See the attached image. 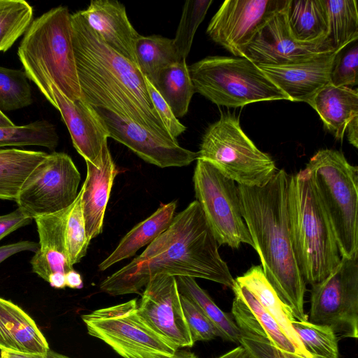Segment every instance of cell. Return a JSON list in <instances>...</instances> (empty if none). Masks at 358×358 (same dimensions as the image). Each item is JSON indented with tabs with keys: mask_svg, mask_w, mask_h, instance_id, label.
I'll return each mask as SVG.
<instances>
[{
	"mask_svg": "<svg viewBox=\"0 0 358 358\" xmlns=\"http://www.w3.org/2000/svg\"><path fill=\"white\" fill-rule=\"evenodd\" d=\"M308 104L317 113L325 127L343 141L348 122L358 115V91L329 84Z\"/></svg>",
	"mask_w": 358,
	"mask_h": 358,
	"instance_id": "cb8c5ba5",
	"label": "cell"
},
{
	"mask_svg": "<svg viewBox=\"0 0 358 358\" xmlns=\"http://www.w3.org/2000/svg\"><path fill=\"white\" fill-rule=\"evenodd\" d=\"M167 358H198V357L193 352L187 350L177 349L173 355Z\"/></svg>",
	"mask_w": 358,
	"mask_h": 358,
	"instance_id": "f907efd6",
	"label": "cell"
},
{
	"mask_svg": "<svg viewBox=\"0 0 358 358\" xmlns=\"http://www.w3.org/2000/svg\"><path fill=\"white\" fill-rule=\"evenodd\" d=\"M50 285L55 289H64L66 287L65 274L55 273L51 274L48 280Z\"/></svg>",
	"mask_w": 358,
	"mask_h": 358,
	"instance_id": "681fc988",
	"label": "cell"
},
{
	"mask_svg": "<svg viewBox=\"0 0 358 358\" xmlns=\"http://www.w3.org/2000/svg\"><path fill=\"white\" fill-rule=\"evenodd\" d=\"M328 15L327 41L333 50H342L358 38L355 0H324Z\"/></svg>",
	"mask_w": 358,
	"mask_h": 358,
	"instance_id": "1f68e13d",
	"label": "cell"
},
{
	"mask_svg": "<svg viewBox=\"0 0 358 358\" xmlns=\"http://www.w3.org/2000/svg\"><path fill=\"white\" fill-rule=\"evenodd\" d=\"M15 126L14 123L0 110V127Z\"/></svg>",
	"mask_w": 358,
	"mask_h": 358,
	"instance_id": "816d5d0a",
	"label": "cell"
},
{
	"mask_svg": "<svg viewBox=\"0 0 358 358\" xmlns=\"http://www.w3.org/2000/svg\"><path fill=\"white\" fill-rule=\"evenodd\" d=\"M155 87L177 118L185 115L195 93L186 59L162 70Z\"/></svg>",
	"mask_w": 358,
	"mask_h": 358,
	"instance_id": "4dcf8cb0",
	"label": "cell"
},
{
	"mask_svg": "<svg viewBox=\"0 0 358 358\" xmlns=\"http://www.w3.org/2000/svg\"><path fill=\"white\" fill-rule=\"evenodd\" d=\"M70 207L34 219L39 242L30 264L32 271L46 282L52 273L66 274L73 269L68 257L65 241L66 221Z\"/></svg>",
	"mask_w": 358,
	"mask_h": 358,
	"instance_id": "44dd1931",
	"label": "cell"
},
{
	"mask_svg": "<svg viewBox=\"0 0 358 358\" xmlns=\"http://www.w3.org/2000/svg\"><path fill=\"white\" fill-rule=\"evenodd\" d=\"M83 192L82 187L75 201L70 207L66 221V246L68 257L72 266L80 262L85 256L90 242L86 234L82 210Z\"/></svg>",
	"mask_w": 358,
	"mask_h": 358,
	"instance_id": "74e56055",
	"label": "cell"
},
{
	"mask_svg": "<svg viewBox=\"0 0 358 358\" xmlns=\"http://www.w3.org/2000/svg\"><path fill=\"white\" fill-rule=\"evenodd\" d=\"M241 345L245 348L253 358H303L280 350L267 342L247 337H242Z\"/></svg>",
	"mask_w": 358,
	"mask_h": 358,
	"instance_id": "b9f144b4",
	"label": "cell"
},
{
	"mask_svg": "<svg viewBox=\"0 0 358 358\" xmlns=\"http://www.w3.org/2000/svg\"><path fill=\"white\" fill-rule=\"evenodd\" d=\"M285 11L295 41L302 43L327 41L328 15L324 0H289Z\"/></svg>",
	"mask_w": 358,
	"mask_h": 358,
	"instance_id": "4316f807",
	"label": "cell"
},
{
	"mask_svg": "<svg viewBox=\"0 0 358 358\" xmlns=\"http://www.w3.org/2000/svg\"><path fill=\"white\" fill-rule=\"evenodd\" d=\"M342 50L335 58L330 76V84L335 87L351 88L358 83V46L355 44L343 53Z\"/></svg>",
	"mask_w": 358,
	"mask_h": 358,
	"instance_id": "ab89813d",
	"label": "cell"
},
{
	"mask_svg": "<svg viewBox=\"0 0 358 358\" xmlns=\"http://www.w3.org/2000/svg\"><path fill=\"white\" fill-rule=\"evenodd\" d=\"M289 178L281 169L262 187L238 185L237 188L242 216L266 279L294 317L306 322V283L296 260L289 225Z\"/></svg>",
	"mask_w": 358,
	"mask_h": 358,
	"instance_id": "3957f363",
	"label": "cell"
},
{
	"mask_svg": "<svg viewBox=\"0 0 358 358\" xmlns=\"http://www.w3.org/2000/svg\"><path fill=\"white\" fill-rule=\"evenodd\" d=\"M80 179L71 157L54 151L27 176L15 202L33 220L57 213L75 201Z\"/></svg>",
	"mask_w": 358,
	"mask_h": 358,
	"instance_id": "7c38bea8",
	"label": "cell"
},
{
	"mask_svg": "<svg viewBox=\"0 0 358 358\" xmlns=\"http://www.w3.org/2000/svg\"><path fill=\"white\" fill-rule=\"evenodd\" d=\"M94 108L104 124L108 138L124 145L149 164L160 168L181 167L198 159V152L181 147L177 140L155 134L108 110Z\"/></svg>",
	"mask_w": 358,
	"mask_h": 358,
	"instance_id": "2e32d148",
	"label": "cell"
},
{
	"mask_svg": "<svg viewBox=\"0 0 358 358\" xmlns=\"http://www.w3.org/2000/svg\"><path fill=\"white\" fill-rule=\"evenodd\" d=\"M22 69L0 66V110L11 111L33 103L31 88Z\"/></svg>",
	"mask_w": 358,
	"mask_h": 358,
	"instance_id": "d590c367",
	"label": "cell"
},
{
	"mask_svg": "<svg viewBox=\"0 0 358 358\" xmlns=\"http://www.w3.org/2000/svg\"><path fill=\"white\" fill-rule=\"evenodd\" d=\"M285 10L275 14L257 32L243 57L257 66H282L334 51L327 41L302 43L295 41L289 32Z\"/></svg>",
	"mask_w": 358,
	"mask_h": 358,
	"instance_id": "e0dca14e",
	"label": "cell"
},
{
	"mask_svg": "<svg viewBox=\"0 0 358 358\" xmlns=\"http://www.w3.org/2000/svg\"><path fill=\"white\" fill-rule=\"evenodd\" d=\"M47 155L42 151L0 149V199L15 201L27 176Z\"/></svg>",
	"mask_w": 358,
	"mask_h": 358,
	"instance_id": "83f0119b",
	"label": "cell"
},
{
	"mask_svg": "<svg viewBox=\"0 0 358 358\" xmlns=\"http://www.w3.org/2000/svg\"><path fill=\"white\" fill-rule=\"evenodd\" d=\"M38 243L30 241H22L0 246V263L10 256L23 251L36 252Z\"/></svg>",
	"mask_w": 358,
	"mask_h": 358,
	"instance_id": "ee69618b",
	"label": "cell"
},
{
	"mask_svg": "<svg viewBox=\"0 0 358 358\" xmlns=\"http://www.w3.org/2000/svg\"><path fill=\"white\" fill-rule=\"evenodd\" d=\"M102 166L100 169L85 161L87 176L83 184L82 210L86 234L90 241L103 231L104 215L110 191L118 173L108 143L102 148Z\"/></svg>",
	"mask_w": 358,
	"mask_h": 358,
	"instance_id": "7402d4cb",
	"label": "cell"
},
{
	"mask_svg": "<svg viewBox=\"0 0 358 358\" xmlns=\"http://www.w3.org/2000/svg\"><path fill=\"white\" fill-rule=\"evenodd\" d=\"M287 213L296 260L306 282L311 285L325 279L341 257L329 221L305 169L289 176Z\"/></svg>",
	"mask_w": 358,
	"mask_h": 358,
	"instance_id": "277c9868",
	"label": "cell"
},
{
	"mask_svg": "<svg viewBox=\"0 0 358 358\" xmlns=\"http://www.w3.org/2000/svg\"><path fill=\"white\" fill-rule=\"evenodd\" d=\"M158 274L203 278L233 288L235 279L196 200L175 215L141 255L104 279L99 288L114 296L139 294Z\"/></svg>",
	"mask_w": 358,
	"mask_h": 358,
	"instance_id": "6da1fadb",
	"label": "cell"
},
{
	"mask_svg": "<svg viewBox=\"0 0 358 358\" xmlns=\"http://www.w3.org/2000/svg\"><path fill=\"white\" fill-rule=\"evenodd\" d=\"M305 169L329 221L341 257H358V167L332 149L318 150Z\"/></svg>",
	"mask_w": 358,
	"mask_h": 358,
	"instance_id": "8992f818",
	"label": "cell"
},
{
	"mask_svg": "<svg viewBox=\"0 0 358 358\" xmlns=\"http://www.w3.org/2000/svg\"><path fill=\"white\" fill-rule=\"evenodd\" d=\"M217 358H253V357L245 348L238 345Z\"/></svg>",
	"mask_w": 358,
	"mask_h": 358,
	"instance_id": "c3c4849f",
	"label": "cell"
},
{
	"mask_svg": "<svg viewBox=\"0 0 358 358\" xmlns=\"http://www.w3.org/2000/svg\"><path fill=\"white\" fill-rule=\"evenodd\" d=\"M71 20L81 97L93 108L108 110L176 141L157 114L137 65L106 45L80 10L71 15Z\"/></svg>",
	"mask_w": 358,
	"mask_h": 358,
	"instance_id": "7a4b0ae2",
	"label": "cell"
},
{
	"mask_svg": "<svg viewBox=\"0 0 358 358\" xmlns=\"http://www.w3.org/2000/svg\"><path fill=\"white\" fill-rule=\"evenodd\" d=\"M193 182L196 201L218 245L237 249L245 243L254 248L242 216L235 182L223 176L208 162L199 158Z\"/></svg>",
	"mask_w": 358,
	"mask_h": 358,
	"instance_id": "30bf717a",
	"label": "cell"
},
{
	"mask_svg": "<svg viewBox=\"0 0 358 358\" xmlns=\"http://www.w3.org/2000/svg\"><path fill=\"white\" fill-rule=\"evenodd\" d=\"M89 335L123 358H167L177 350L142 319L136 299L81 315Z\"/></svg>",
	"mask_w": 358,
	"mask_h": 358,
	"instance_id": "9c48e42d",
	"label": "cell"
},
{
	"mask_svg": "<svg viewBox=\"0 0 358 358\" xmlns=\"http://www.w3.org/2000/svg\"><path fill=\"white\" fill-rule=\"evenodd\" d=\"M292 324L311 358H339L338 338L331 327L296 320Z\"/></svg>",
	"mask_w": 358,
	"mask_h": 358,
	"instance_id": "e575fe53",
	"label": "cell"
},
{
	"mask_svg": "<svg viewBox=\"0 0 358 358\" xmlns=\"http://www.w3.org/2000/svg\"><path fill=\"white\" fill-rule=\"evenodd\" d=\"M0 358H71L63 354L55 352L50 348L47 353L43 355H25L17 354L7 352H0Z\"/></svg>",
	"mask_w": 358,
	"mask_h": 358,
	"instance_id": "f6af8a7d",
	"label": "cell"
},
{
	"mask_svg": "<svg viewBox=\"0 0 358 358\" xmlns=\"http://www.w3.org/2000/svg\"><path fill=\"white\" fill-rule=\"evenodd\" d=\"M80 11L106 45L136 64L134 48L140 34L129 20L122 3L115 0H92L87 8Z\"/></svg>",
	"mask_w": 358,
	"mask_h": 358,
	"instance_id": "d6986e66",
	"label": "cell"
},
{
	"mask_svg": "<svg viewBox=\"0 0 358 358\" xmlns=\"http://www.w3.org/2000/svg\"><path fill=\"white\" fill-rule=\"evenodd\" d=\"M145 79L148 92L157 114L171 137L176 139L187 127L175 116L169 104L152 84L145 78Z\"/></svg>",
	"mask_w": 358,
	"mask_h": 358,
	"instance_id": "60d3db41",
	"label": "cell"
},
{
	"mask_svg": "<svg viewBox=\"0 0 358 358\" xmlns=\"http://www.w3.org/2000/svg\"><path fill=\"white\" fill-rule=\"evenodd\" d=\"M69 9L59 6L32 21L18 48L27 76L43 74L74 101L81 98Z\"/></svg>",
	"mask_w": 358,
	"mask_h": 358,
	"instance_id": "5b68a950",
	"label": "cell"
},
{
	"mask_svg": "<svg viewBox=\"0 0 358 358\" xmlns=\"http://www.w3.org/2000/svg\"><path fill=\"white\" fill-rule=\"evenodd\" d=\"M138 310L152 330L176 348L194 345L175 276L158 274L152 277L145 286Z\"/></svg>",
	"mask_w": 358,
	"mask_h": 358,
	"instance_id": "9a60e30c",
	"label": "cell"
},
{
	"mask_svg": "<svg viewBox=\"0 0 358 358\" xmlns=\"http://www.w3.org/2000/svg\"><path fill=\"white\" fill-rule=\"evenodd\" d=\"M195 92L230 108L288 97L254 62L245 57L212 56L188 66Z\"/></svg>",
	"mask_w": 358,
	"mask_h": 358,
	"instance_id": "52a82bcc",
	"label": "cell"
},
{
	"mask_svg": "<svg viewBox=\"0 0 358 358\" xmlns=\"http://www.w3.org/2000/svg\"><path fill=\"white\" fill-rule=\"evenodd\" d=\"M197 152L199 159L238 185L262 187L277 172L274 160L255 146L230 113L222 114L207 128Z\"/></svg>",
	"mask_w": 358,
	"mask_h": 358,
	"instance_id": "ba28073f",
	"label": "cell"
},
{
	"mask_svg": "<svg viewBox=\"0 0 358 358\" xmlns=\"http://www.w3.org/2000/svg\"><path fill=\"white\" fill-rule=\"evenodd\" d=\"M176 209V201L163 204L150 216L136 224L122 238L113 252L99 264V270H106L151 243L169 227Z\"/></svg>",
	"mask_w": 358,
	"mask_h": 358,
	"instance_id": "484cf974",
	"label": "cell"
},
{
	"mask_svg": "<svg viewBox=\"0 0 358 358\" xmlns=\"http://www.w3.org/2000/svg\"><path fill=\"white\" fill-rule=\"evenodd\" d=\"M345 131L349 143L358 148V115L355 116L348 124Z\"/></svg>",
	"mask_w": 358,
	"mask_h": 358,
	"instance_id": "bcb514c9",
	"label": "cell"
},
{
	"mask_svg": "<svg viewBox=\"0 0 358 358\" xmlns=\"http://www.w3.org/2000/svg\"><path fill=\"white\" fill-rule=\"evenodd\" d=\"M66 286L71 289H81L83 286V279L79 273L72 269L65 274Z\"/></svg>",
	"mask_w": 358,
	"mask_h": 358,
	"instance_id": "7dc6e473",
	"label": "cell"
},
{
	"mask_svg": "<svg viewBox=\"0 0 358 358\" xmlns=\"http://www.w3.org/2000/svg\"><path fill=\"white\" fill-rule=\"evenodd\" d=\"M341 51L318 53L286 65L258 66L289 101L308 103L320 90L330 84L334 60Z\"/></svg>",
	"mask_w": 358,
	"mask_h": 358,
	"instance_id": "ac0fdd59",
	"label": "cell"
},
{
	"mask_svg": "<svg viewBox=\"0 0 358 358\" xmlns=\"http://www.w3.org/2000/svg\"><path fill=\"white\" fill-rule=\"evenodd\" d=\"M231 289L234 293L232 317L243 337L267 342L280 350L301 357L277 322L246 287L235 280Z\"/></svg>",
	"mask_w": 358,
	"mask_h": 358,
	"instance_id": "ffe728a7",
	"label": "cell"
},
{
	"mask_svg": "<svg viewBox=\"0 0 358 358\" xmlns=\"http://www.w3.org/2000/svg\"><path fill=\"white\" fill-rule=\"evenodd\" d=\"M289 0H226L212 17L208 36L235 57H243L257 32Z\"/></svg>",
	"mask_w": 358,
	"mask_h": 358,
	"instance_id": "4fadbf2b",
	"label": "cell"
},
{
	"mask_svg": "<svg viewBox=\"0 0 358 358\" xmlns=\"http://www.w3.org/2000/svg\"><path fill=\"white\" fill-rule=\"evenodd\" d=\"M179 293L192 301L215 326L222 339L241 345L243 333L233 317L222 311L208 294L190 277H176Z\"/></svg>",
	"mask_w": 358,
	"mask_h": 358,
	"instance_id": "f546056e",
	"label": "cell"
},
{
	"mask_svg": "<svg viewBox=\"0 0 358 358\" xmlns=\"http://www.w3.org/2000/svg\"><path fill=\"white\" fill-rule=\"evenodd\" d=\"M134 50L137 66L154 87L162 70L183 59L173 40L159 35H140L136 41Z\"/></svg>",
	"mask_w": 358,
	"mask_h": 358,
	"instance_id": "f1b7e54d",
	"label": "cell"
},
{
	"mask_svg": "<svg viewBox=\"0 0 358 358\" xmlns=\"http://www.w3.org/2000/svg\"><path fill=\"white\" fill-rule=\"evenodd\" d=\"M33 13V8L24 0H0V52H6L26 32Z\"/></svg>",
	"mask_w": 358,
	"mask_h": 358,
	"instance_id": "836d02e7",
	"label": "cell"
},
{
	"mask_svg": "<svg viewBox=\"0 0 358 358\" xmlns=\"http://www.w3.org/2000/svg\"><path fill=\"white\" fill-rule=\"evenodd\" d=\"M310 291L308 322L326 325L338 338L358 337V257L340 263Z\"/></svg>",
	"mask_w": 358,
	"mask_h": 358,
	"instance_id": "8fae6325",
	"label": "cell"
},
{
	"mask_svg": "<svg viewBox=\"0 0 358 358\" xmlns=\"http://www.w3.org/2000/svg\"><path fill=\"white\" fill-rule=\"evenodd\" d=\"M32 218L22 208L0 215V241L17 229L29 224Z\"/></svg>",
	"mask_w": 358,
	"mask_h": 358,
	"instance_id": "7bdbcfd3",
	"label": "cell"
},
{
	"mask_svg": "<svg viewBox=\"0 0 358 358\" xmlns=\"http://www.w3.org/2000/svg\"><path fill=\"white\" fill-rule=\"evenodd\" d=\"M58 143L56 127L47 120H37L22 126L0 127V148L36 145L54 151Z\"/></svg>",
	"mask_w": 358,
	"mask_h": 358,
	"instance_id": "d6a6232c",
	"label": "cell"
},
{
	"mask_svg": "<svg viewBox=\"0 0 358 358\" xmlns=\"http://www.w3.org/2000/svg\"><path fill=\"white\" fill-rule=\"evenodd\" d=\"M180 302L192 339L208 341L219 337V333L201 310L187 296L180 294Z\"/></svg>",
	"mask_w": 358,
	"mask_h": 358,
	"instance_id": "f35d334b",
	"label": "cell"
},
{
	"mask_svg": "<svg viewBox=\"0 0 358 358\" xmlns=\"http://www.w3.org/2000/svg\"><path fill=\"white\" fill-rule=\"evenodd\" d=\"M27 78L59 111L77 152L85 161L100 169L102 148L108 134L95 109L82 97L74 101L69 99L43 74H31Z\"/></svg>",
	"mask_w": 358,
	"mask_h": 358,
	"instance_id": "5bb4252c",
	"label": "cell"
},
{
	"mask_svg": "<svg viewBox=\"0 0 358 358\" xmlns=\"http://www.w3.org/2000/svg\"><path fill=\"white\" fill-rule=\"evenodd\" d=\"M212 3V0L185 1L175 38L173 39L181 59H186L188 56L195 33Z\"/></svg>",
	"mask_w": 358,
	"mask_h": 358,
	"instance_id": "8d00e7d4",
	"label": "cell"
},
{
	"mask_svg": "<svg viewBox=\"0 0 358 358\" xmlns=\"http://www.w3.org/2000/svg\"><path fill=\"white\" fill-rule=\"evenodd\" d=\"M235 280L252 292L263 308L277 322L284 334L296 348L301 357L311 358L292 327V323L296 319L266 279L261 265L252 266Z\"/></svg>",
	"mask_w": 358,
	"mask_h": 358,
	"instance_id": "d4e9b609",
	"label": "cell"
},
{
	"mask_svg": "<svg viewBox=\"0 0 358 358\" xmlns=\"http://www.w3.org/2000/svg\"><path fill=\"white\" fill-rule=\"evenodd\" d=\"M49 349L35 321L19 306L0 297V351L43 355Z\"/></svg>",
	"mask_w": 358,
	"mask_h": 358,
	"instance_id": "603a6c76",
	"label": "cell"
}]
</instances>
